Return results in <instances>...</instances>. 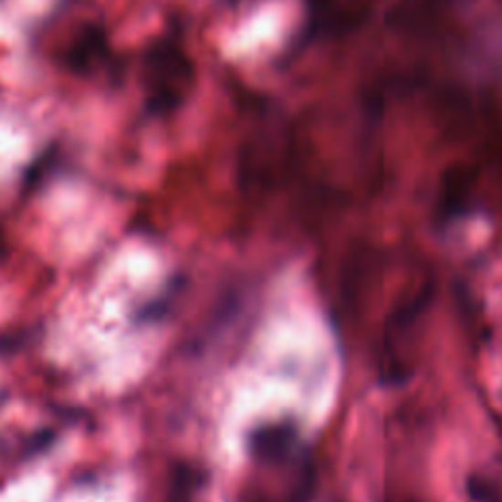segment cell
Returning a JSON list of instances; mask_svg holds the SVG:
<instances>
[{"mask_svg":"<svg viewBox=\"0 0 502 502\" xmlns=\"http://www.w3.org/2000/svg\"><path fill=\"white\" fill-rule=\"evenodd\" d=\"M297 434L287 424H269L261 426L251 434L249 447L251 454L259 459L261 464H281L290 455V449L295 447Z\"/></svg>","mask_w":502,"mask_h":502,"instance_id":"cell-1","label":"cell"}]
</instances>
